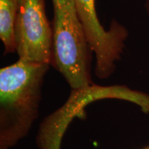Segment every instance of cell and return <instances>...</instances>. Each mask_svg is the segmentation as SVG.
<instances>
[{"instance_id":"1","label":"cell","mask_w":149,"mask_h":149,"mask_svg":"<svg viewBox=\"0 0 149 149\" xmlns=\"http://www.w3.org/2000/svg\"><path fill=\"white\" fill-rule=\"evenodd\" d=\"M49 66L19 59L0 70V149L12 148L29 134L38 117Z\"/></svg>"},{"instance_id":"2","label":"cell","mask_w":149,"mask_h":149,"mask_svg":"<svg viewBox=\"0 0 149 149\" xmlns=\"http://www.w3.org/2000/svg\"><path fill=\"white\" fill-rule=\"evenodd\" d=\"M53 56L51 65L71 89L94 84L91 76V55L86 35L74 0H52Z\"/></svg>"},{"instance_id":"3","label":"cell","mask_w":149,"mask_h":149,"mask_svg":"<svg viewBox=\"0 0 149 149\" xmlns=\"http://www.w3.org/2000/svg\"><path fill=\"white\" fill-rule=\"evenodd\" d=\"M74 2L89 46L95 55V74L99 79L109 78L123 53L127 30L116 21L112 22L109 30L104 29L98 19L95 0H74Z\"/></svg>"},{"instance_id":"4","label":"cell","mask_w":149,"mask_h":149,"mask_svg":"<svg viewBox=\"0 0 149 149\" xmlns=\"http://www.w3.org/2000/svg\"><path fill=\"white\" fill-rule=\"evenodd\" d=\"M15 31L19 59L51 65L53 29L44 0H22Z\"/></svg>"},{"instance_id":"5","label":"cell","mask_w":149,"mask_h":149,"mask_svg":"<svg viewBox=\"0 0 149 149\" xmlns=\"http://www.w3.org/2000/svg\"><path fill=\"white\" fill-rule=\"evenodd\" d=\"M22 0H0V39L5 54L17 51L15 24Z\"/></svg>"},{"instance_id":"6","label":"cell","mask_w":149,"mask_h":149,"mask_svg":"<svg viewBox=\"0 0 149 149\" xmlns=\"http://www.w3.org/2000/svg\"><path fill=\"white\" fill-rule=\"evenodd\" d=\"M144 149H149V147H148V148H144Z\"/></svg>"}]
</instances>
